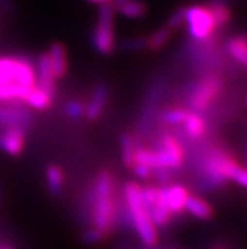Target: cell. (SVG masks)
Here are the masks:
<instances>
[{
  "label": "cell",
  "instance_id": "9",
  "mask_svg": "<svg viewBox=\"0 0 247 249\" xmlns=\"http://www.w3.org/2000/svg\"><path fill=\"white\" fill-rule=\"evenodd\" d=\"M25 130L16 126L0 128V149L10 156H19L24 149Z\"/></svg>",
  "mask_w": 247,
  "mask_h": 249
},
{
  "label": "cell",
  "instance_id": "20",
  "mask_svg": "<svg viewBox=\"0 0 247 249\" xmlns=\"http://www.w3.org/2000/svg\"><path fill=\"white\" fill-rule=\"evenodd\" d=\"M160 92H162V85H160V82H155L150 91H149V94H148L147 104H145L144 111H143V117H141V126L143 128L148 126L151 117H153L154 109H155Z\"/></svg>",
  "mask_w": 247,
  "mask_h": 249
},
{
  "label": "cell",
  "instance_id": "19",
  "mask_svg": "<svg viewBox=\"0 0 247 249\" xmlns=\"http://www.w3.org/2000/svg\"><path fill=\"white\" fill-rule=\"evenodd\" d=\"M52 98L53 96H50L48 92L43 91L38 86H34L29 91L24 103H27L29 107H33V109H37V110H46L52 105Z\"/></svg>",
  "mask_w": 247,
  "mask_h": 249
},
{
  "label": "cell",
  "instance_id": "31",
  "mask_svg": "<svg viewBox=\"0 0 247 249\" xmlns=\"http://www.w3.org/2000/svg\"><path fill=\"white\" fill-rule=\"evenodd\" d=\"M0 10H4L6 13H12L14 10L13 0H0Z\"/></svg>",
  "mask_w": 247,
  "mask_h": 249
},
{
  "label": "cell",
  "instance_id": "24",
  "mask_svg": "<svg viewBox=\"0 0 247 249\" xmlns=\"http://www.w3.org/2000/svg\"><path fill=\"white\" fill-rule=\"evenodd\" d=\"M189 110L184 107H170L160 114V120L163 123L169 125H175V124H183L187 119Z\"/></svg>",
  "mask_w": 247,
  "mask_h": 249
},
{
  "label": "cell",
  "instance_id": "3",
  "mask_svg": "<svg viewBox=\"0 0 247 249\" xmlns=\"http://www.w3.org/2000/svg\"><path fill=\"white\" fill-rule=\"evenodd\" d=\"M141 189L143 187L139 183L129 181L124 189V196L128 205L129 218L139 238L145 246L153 247L158 242V231L151 220L148 206L145 205Z\"/></svg>",
  "mask_w": 247,
  "mask_h": 249
},
{
  "label": "cell",
  "instance_id": "5",
  "mask_svg": "<svg viewBox=\"0 0 247 249\" xmlns=\"http://www.w3.org/2000/svg\"><path fill=\"white\" fill-rule=\"evenodd\" d=\"M184 22L187 23L188 33L196 41H206L217 28L207 5L185 6Z\"/></svg>",
  "mask_w": 247,
  "mask_h": 249
},
{
  "label": "cell",
  "instance_id": "14",
  "mask_svg": "<svg viewBox=\"0 0 247 249\" xmlns=\"http://www.w3.org/2000/svg\"><path fill=\"white\" fill-rule=\"evenodd\" d=\"M185 212L192 214L193 216L202 220H210L214 215V209L212 208L210 202H207L199 196L196 195H188L187 200H185Z\"/></svg>",
  "mask_w": 247,
  "mask_h": 249
},
{
  "label": "cell",
  "instance_id": "11",
  "mask_svg": "<svg viewBox=\"0 0 247 249\" xmlns=\"http://www.w3.org/2000/svg\"><path fill=\"white\" fill-rule=\"evenodd\" d=\"M107 98H109L107 86L105 84H97L91 95L87 107H84V117L91 122L99 119L105 110Z\"/></svg>",
  "mask_w": 247,
  "mask_h": 249
},
{
  "label": "cell",
  "instance_id": "7",
  "mask_svg": "<svg viewBox=\"0 0 247 249\" xmlns=\"http://www.w3.org/2000/svg\"><path fill=\"white\" fill-rule=\"evenodd\" d=\"M155 170H175L184 162V152L179 141L174 136L165 133L160 137L159 145L154 151ZM154 170V171H155Z\"/></svg>",
  "mask_w": 247,
  "mask_h": 249
},
{
  "label": "cell",
  "instance_id": "15",
  "mask_svg": "<svg viewBox=\"0 0 247 249\" xmlns=\"http://www.w3.org/2000/svg\"><path fill=\"white\" fill-rule=\"evenodd\" d=\"M188 195H189L188 190L181 185H173V186L166 187V202L173 215H178L185 212L184 206Z\"/></svg>",
  "mask_w": 247,
  "mask_h": 249
},
{
  "label": "cell",
  "instance_id": "29",
  "mask_svg": "<svg viewBox=\"0 0 247 249\" xmlns=\"http://www.w3.org/2000/svg\"><path fill=\"white\" fill-rule=\"evenodd\" d=\"M103 238H105V235H103V234L101 233L99 229H96V228H94V227H91L90 229H87V231H84V234H83V240L87 244L100 243Z\"/></svg>",
  "mask_w": 247,
  "mask_h": 249
},
{
  "label": "cell",
  "instance_id": "25",
  "mask_svg": "<svg viewBox=\"0 0 247 249\" xmlns=\"http://www.w3.org/2000/svg\"><path fill=\"white\" fill-rule=\"evenodd\" d=\"M136 151V145H135L134 139L130 134H122L121 137V153H122V161L126 167L132 168L134 166V155Z\"/></svg>",
  "mask_w": 247,
  "mask_h": 249
},
{
  "label": "cell",
  "instance_id": "16",
  "mask_svg": "<svg viewBox=\"0 0 247 249\" xmlns=\"http://www.w3.org/2000/svg\"><path fill=\"white\" fill-rule=\"evenodd\" d=\"M184 130L191 139H199L206 134L207 122L200 113L189 111L187 119L184 120Z\"/></svg>",
  "mask_w": 247,
  "mask_h": 249
},
{
  "label": "cell",
  "instance_id": "18",
  "mask_svg": "<svg viewBox=\"0 0 247 249\" xmlns=\"http://www.w3.org/2000/svg\"><path fill=\"white\" fill-rule=\"evenodd\" d=\"M46 178L49 193L54 196L60 195L65 185V174L62 168L57 164H49L46 170Z\"/></svg>",
  "mask_w": 247,
  "mask_h": 249
},
{
  "label": "cell",
  "instance_id": "21",
  "mask_svg": "<svg viewBox=\"0 0 247 249\" xmlns=\"http://www.w3.org/2000/svg\"><path fill=\"white\" fill-rule=\"evenodd\" d=\"M229 52L237 62H240L242 66H246L247 63V46L246 38L244 36L232 38L227 44Z\"/></svg>",
  "mask_w": 247,
  "mask_h": 249
},
{
  "label": "cell",
  "instance_id": "23",
  "mask_svg": "<svg viewBox=\"0 0 247 249\" xmlns=\"http://www.w3.org/2000/svg\"><path fill=\"white\" fill-rule=\"evenodd\" d=\"M172 36V31L164 25L158 31H155L149 38H147V47L151 51H159L168 43Z\"/></svg>",
  "mask_w": 247,
  "mask_h": 249
},
{
  "label": "cell",
  "instance_id": "28",
  "mask_svg": "<svg viewBox=\"0 0 247 249\" xmlns=\"http://www.w3.org/2000/svg\"><path fill=\"white\" fill-rule=\"evenodd\" d=\"M121 47L128 51H138L147 48V38L144 37H134L129 38L126 41L122 42Z\"/></svg>",
  "mask_w": 247,
  "mask_h": 249
},
{
  "label": "cell",
  "instance_id": "33",
  "mask_svg": "<svg viewBox=\"0 0 247 249\" xmlns=\"http://www.w3.org/2000/svg\"><path fill=\"white\" fill-rule=\"evenodd\" d=\"M0 249H13V248L10 246H8V244H0Z\"/></svg>",
  "mask_w": 247,
  "mask_h": 249
},
{
  "label": "cell",
  "instance_id": "34",
  "mask_svg": "<svg viewBox=\"0 0 247 249\" xmlns=\"http://www.w3.org/2000/svg\"><path fill=\"white\" fill-rule=\"evenodd\" d=\"M1 201H3V191L0 189V204H1Z\"/></svg>",
  "mask_w": 247,
  "mask_h": 249
},
{
  "label": "cell",
  "instance_id": "12",
  "mask_svg": "<svg viewBox=\"0 0 247 249\" xmlns=\"http://www.w3.org/2000/svg\"><path fill=\"white\" fill-rule=\"evenodd\" d=\"M150 218L155 227H166L172 221L173 214L169 210L168 202H166V187L159 189L157 201L154 202L153 206L148 209Z\"/></svg>",
  "mask_w": 247,
  "mask_h": 249
},
{
  "label": "cell",
  "instance_id": "17",
  "mask_svg": "<svg viewBox=\"0 0 247 249\" xmlns=\"http://www.w3.org/2000/svg\"><path fill=\"white\" fill-rule=\"evenodd\" d=\"M206 5L212 13L217 28H222L231 20L232 13L227 0H208Z\"/></svg>",
  "mask_w": 247,
  "mask_h": 249
},
{
  "label": "cell",
  "instance_id": "13",
  "mask_svg": "<svg viewBox=\"0 0 247 249\" xmlns=\"http://www.w3.org/2000/svg\"><path fill=\"white\" fill-rule=\"evenodd\" d=\"M47 54L54 79H63L67 73V53L65 46L54 42L50 44Z\"/></svg>",
  "mask_w": 247,
  "mask_h": 249
},
{
  "label": "cell",
  "instance_id": "27",
  "mask_svg": "<svg viewBox=\"0 0 247 249\" xmlns=\"http://www.w3.org/2000/svg\"><path fill=\"white\" fill-rule=\"evenodd\" d=\"M184 16H185V6H181L178 9L173 13L172 16L169 17L168 22H166V27H168L170 31H174L178 27H181V23H184Z\"/></svg>",
  "mask_w": 247,
  "mask_h": 249
},
{
  "label": "cell",
  "instance_id": "1",
  "mask_svg": "<svg viewBox=\"0 0 247 249\" xmlns=\"http://www.w3.org/2000/svg\"><path fill=\"white\" fill-rule=\"evenodd\" d=\"M35 86V69L24 57H0V103H22Z\"/></svg>",
  "mask_w": 247,
  "mask_h": 249
},
{
  "label": "cell",
  "instance_id": "22",
  "mask_svg": "<svg viewBox=\"0 0 247 249\" xmlns=\"http://www.w3.org/2000/svg\"><path fill=\"white\" fill-rule=\"evenodd\" d=\"M117 10L121 13L122 16H125L126 18L139 19L147 14L148 8L143 1H139V0H128Z\"/></svg>",
  "mask_w": 247,
  "mask_h": 249
},
{
  "label": "cell",
  "instance_id": "6",
  "mask_svg": "<svg viewBox=\"0 0 247 249\" xmlns=\"http://www.w3.org/2000/svg\"><path fill=\"white\" fill-rule=\"evenodd\" d=\"M222 80L216 75H208L192 86L189 91V107L200 113L211 107L222 91Z\"/></svg>",
  "mask_w": 247,
  "mask_h": 249
},
{
  "label": "cell",
  "instance_id": "32",
  "mask_svg": "<svg viewBox=\"0 0 247 249\" xmlns=\"http://www.w3.org/2000/svg\"><path fill=\"white\" fill-rule=\"evenodd\" d=\"M87 1H90V3H95V4H101V5H102V4L110 3L111 0H87Z\"/></svg>",
  "mask_w": 247,
  "mask_h": 249
},
{
  "label": "cell",
  "instance_id": "2",
  "mask_svg": "<svg viewBox=\"0 0 247 249\" xmlns=\"http://www.w3.org/2000/svg\"><path fill=\"white\" fill-rule=\"evenodd\" d=\"M116 201L114 195L113 175L107 170L99 172L92 194V227L99 229L106 237L113 231L117 220Z\"/></svg>",
  "mask_w": 247,
  "mask_h": 249
},
{
  "label": "cell",
  "instance_id": "26",
  "mask_svg": "<svg viewBox=\"0 0 247 249\" xmlns=\"http://www.w3.org/2000/svg\"><path fill=\"white\" fill-rule=\"evenodd\" d=\"M66 114L71 119H80L84 115V105L79 100L69 101L66 107Z\"/></svg>",
  "mask_w": 247,
  "mask_h": 249
},
{
  "label": "cell",
  "instance_id": "10",
  "mask_svg": "<svg viewBox=\"0 0 247 249\" xmlns=\"http://www.w3.org/2000/svg\"><path fill=\"white\" fill-rule=\"evenodd\" d=\"M35 67V86L53 96L56 91V79L52 73L48 54L46 52L38 56Z\"/></svg>",
  "mask_w": 247,
  "mask_h": 249
},
{
  "label": "cell",
  "instance_id": "4",
  "mask_svg": "<svg viewBox=\"0 0 247 249\" xmlns=\"http://www.w3.org/2000/svg\"><path fill=\"white\" fill-rule=\"evenodd\" d=\"M114 9L111 4H102L99 9L96 27H95L92 43L97 52L101 54L113 53L115 50V35H114Z\"/></svg>",
  "mask_w": 247,
  "mask_h": 249
},
{
  "label": "cell",
  "instance_id": "8",
  "mask_svg": "<svg viewBox=\"0 0 247 249\" xmlns=\"http://www.w3.org/2000/svg\"><path fill=\"white\" fill-rule=\"evenodd\" d=\"M33 124V117L22 107H0V128L16 126L27 130Z\"/></svg>",
  "mask_w": 247,
  "mask_h": 249
},
{
  "label": "cell",
  "instance_id": "30",
  "mask_svg": "<svg viewBox=\"0 0 247 249\" xmlns=\"http://www.w3.org/2000/svg\"><path fill=\"white\" fill-rule=\"evenodd\" d=\"M132 170L134 171V174L138 177H140V178H147V177L150 176L151 172H153L148 166L140 163H135L134 166H132Z\"/></svg>",
  "mask_w": 247,
  "mask_h": 249
}]
</instances>
